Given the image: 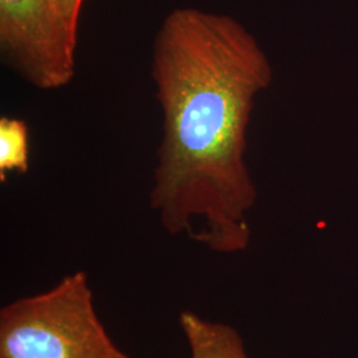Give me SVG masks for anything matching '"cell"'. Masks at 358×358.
Returning <instances> with one entry per match:
<instances>
[{
    "instance_id": "1",
    "label": "cell",
    "mask_w": 358,
    "mask_h": 358,
    "mask_svg": "<svg viewBox=\"0 0 358 358\" xmlns=\"http://www.w3.org/2000/svg\"><path fill=\"white\" fill-rule=\"evenodd\" d=\"M152 78L162 140L150 206L162 229L211 252H243L257 196L247 129L273 78L268 56L236 19L180 7L155 35Z\"/></svg>"
},
{
    "instance_id": "2",
    "label": "cell",
    "mask_w": 358,
    "mask_h": 358,
    "mask_svg": "<svg viewBox=\"0 0 358 358\" xmlns=\"http://www.w3.org/2000/svg\"><path fill=\"white\" fill-rule=\"evenodd\" d=\"M0 358H131L103 327L87 272L0 309Z\"/></svg>"
},
{
    "instance_id": "3",
    "label": "cell",
    "mask_w": 358,
    "mask_h": 358,
    "mask_svg": "<svg viewBox=\"0 0 358 358\" xmlns=\"http://www.w3.org/2000/svg\"><path fill=\"white\" fill-rule=\"evenodd\" d=\"M77 35L52 0H0L1 57L38 90H62L73 80Z\"/></svg>"
},
{
    "instance_id": "4",
    "label": "cell",
    "mask_w": 358,
    "mask_h": 358,
    "mask_svg": "<svg viewBox=\"0 0 358 358\" xmlns=\"http://www.w3.org/2000/svg\"><path fill=\"white\" fill-rule=\"evenodd\" d=\"M179 327L190 350V358H250L241 333L234 327L183 310Z\"/></svg>"
},
{
    "instance_id": "5",
    "label": "cell",
    "mask_w": 358,
    "mask_h": 358,
    "mask_svg": "<svg viewBox=\"0 0 358 358\" xmlns=\"http://www.w3.org/2000/svg\"><path fill=\"white\" fill-rule=\"evenodd\" d=\"M29 133L23 120L0 118V180L13 173L26 174L29 169Z\"/></svg>"
},
{
    "instance_id": "6",
    "label": "cell",
    "mask_w": 358,
    "mask_h": 358,
    "mask_svg": "<svg viewBox=\"0 0 358 358\" xmlns=\"http://www.w3.org/2000/svg\"><path fill=\"white\" fill-rule=\"evenodd\" d=\"M59 13L64 17L68 26L78 34V23L84 0H52Z\"/></svg>"
}]
</instances>
